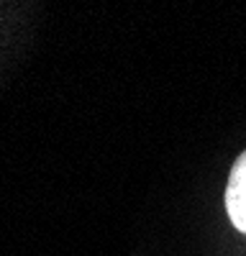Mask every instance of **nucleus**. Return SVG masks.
Wrapping results in <instances>:
<instances>
[{"label":"nucleus","instance_id":"obj_1","mask_svg":"<svg viewBox=\"0 0 246 256\" xmlns=\"http://www.w3.org/2000/svg\"><path fill=\"white\" fill-rule=\"evenodd\" d=\"M226 212L236 230L246 233V152L234 162L226 184Z\"/></svg>","mask_w":246,"mask_h":256}]
</instances>
